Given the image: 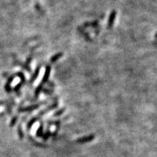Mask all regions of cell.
I'll list each match as a JSON object with an SVG mask.
<instances>
[{
    "mask_svg": "<svg viewBox=\"0 0 157 157\" xmlns=\"http://www.w3.org/2000/svg\"><path fill=\"white\" fill-rule=\"evenodd\" d=\"M42 134H43V126L42 124L37 130V136L38 137H42Z\"/></svg>",
    "mask_w": 157,
    "mask_h": 157,
    "instance_id": "5b68a950",
    "label": "cell"
},
{
    "mask_svg": "<svg viewBox=\"0 0 157 157\" xmlns=\"http://www.w3.org/2000/svg\"><path fill=\"white\" fill-rule=\"evenodd\" d=\"M64 111H65V109H61V110H60V111H58V112H56V113H55V114H54V116H60V115H61L63 113V112H64Z\"/></svg>",
    "mask_w": 157,
    "mask_h": 157,
    "instance_id": "9c48e42d",
    "label": "cell"
},
{
    "mask_svg": "<svg viewBox=\"0 0 157 157\" xmlns=\"http://www.w3.org/2000/svg\"><path fill=\"white\" fill-rule=\"evenodd\" d=\"M39 68H38V69L36 70V73H34V74L33 75L32 78H31V82H33V81H34V79H36L37 76L39 75Z\"/></svg>",
    "mask_w": 157,
    "mask_h": 157,
    "instance_id": "52a82bcc",
    "label": "cell"
},
{
    "mask_svg": "<svg viewBox=\"0 0 157 157\" xmlns=\"http://www.w3.org/2000/svg\"><path fill=\"white\" fill-rule=\"evenodd\" d=\"M116 15V12L115 10L112 11L111 13L110 14V16H109V28H110V27L113 26Z\"/></svg>",
    "mask_w": 157,
    "mask_h": 157,
    "instance_id": "3957f363",
    "label": "cell"
},
{
    "mask_svg": "<svg viewBox=\"0 0 157 157\" xmlns=\"http://www.w3.org/2000/svg\"><path fill=\"white\" fill-rule=\"evenodd\" d=\"M38 119H39V117H36V118H33L32 119H31V121L29 122V123H28V127H31L32 126V125L34 124L35 123V122H36V121H37Z\"/></svg>",
    "mask_w": 157,
    "mask_h": 157,
    "instance_id": "8992f818",
    "label": "cell"
},
{
    "mask_svg": "<svg viewBox=\"0 0 157 157\" xmlns=\"http://www.w3.org/2000/svg\"><path fill=\"white\" fill-rule=\"evenodd\" d=\"M156 38H157V34H156Z\"/></svg>",
    "mask_w": 157,
    "mask_h": 157,
    "instance_id": "30bf717a",
    "label": "cell"
},
{
    "mask_svg": "<svg viewBox=\"0 0 157 157\" xmlns=\"http://www.w3.org/2000/svg\"><path fill=\"white\" fill-rule=\"evenodd\" d=\"M94 138H95L94 135H90L85 136V137H81V138L77 139L76 142H77V143H79V144L86 143H88V142H90V141H92Z\"/></svg>",
    "mask_w": 157,
    "mask_h": 157,
    "instance_id": "6da1fadb",
    "label": "cell"
},
{
    "mask_svg": "<svg viewBox=\"0 0 157 157\" xmlns=\"http://www.w3.org/2000/svg\"><path fill=\"white\" fill-rule=\"evenodd\" d=\"M63 54L62 53V52H60V53L55 54V55H54V56L52 57V58H51V60H50V61L52 62V63H54V62L56 61L57 60L59 59V58H61V56H63Z\"/></svg>",
    "mask_w": 157,
    "mask_h": 157,
    "instance_id": "277c9868",
    "label": "cell"
},
{
    "mask_svg": "<svg viewBox=\"0 0 157 157\" xmlns=\"http://www.w3.org/2000/svg\"><path fill=\"white\" fill-rule=\"evenodd\" d=\"M50 70H51V68H50V66H47L46 67V70H45V73H44V75L43 79H42V82L41 84L46 83V82L47 81V79L49 78V76H50Z\"/></svg>",
    "mask_w": 157,
    "mask_h": 157,
    "instance_id": "7a4b0ae2",
    "label": "cell"
},
{
    "mask_svg": "<svg viewBox=\"0 0 157 157\" xmlns=\"http://www.w3.org/2000/svg\"><path fill=\"white\" fill-rule=\"evenodd\" d=\"M42 86H43V85H42V84H40V85H39V87H37V89L36 90V95H38L39 93H40V91L42 90Z\"/></svg>",
    "mask_w": 157,
    "mask_h": 157,
    "instance_id": "ba28073f",
    "label": "cell"
}]
</instances>
